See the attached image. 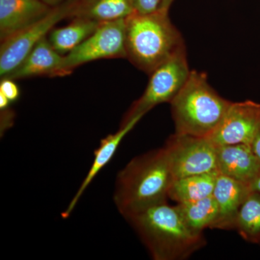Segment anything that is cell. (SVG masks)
<instances>
[{
    "instance_id": "cell-1",
    "label": "cell",
    "mask_w": 260,
    "mask_h": 260,
    "mask_svg": "<svg viewBox=\"0 0 260 260\" xmlns=\"http://www.w3.org/2000/svg\"><path fill=\"white\" fill-rule=\"evenodd\" d=\"M155 260H183L206 244L203 234L190 230L177 206L167 201L124 217Z\"/></svg>"
},
{
    "instance_id": "cell-2",
    "label": "cell",
    "mask_w": 260,
    "mask_h": 260,
    "mask_svg": "<svg viewBox=\"0 0 260 260\" xmlns=\"http://www.w3.org/2000/svg\"><path fill=\"white\" fill-rule=\"evenodd\" d=\"M173 181L164 147L135 157L116 177L114 202L125 217L167 201Z\"/></svg>"
},
{
    "instance_id": "cell-3",
    "label": "cell",
    "mask_w": 260,
    "mask_h": 260,
    "mask_svg": "<svg viewBox=\"0 0 260 260\" xmlns=\"http://www.w3.org/2000/svg\"><path fill=\"white\" fill-rule=\"evenodd\" d=\"M184 47L167 10L133 13L126 18V59L147 74Z\"/></svg>"
},
{
    "instance_id": "cell-4",
    "label": "cell",
    "mask_w": 260,
    "mask_h": 260,
    "mask_svg": "<svg viewBox=\"0 0 260 260\" xmlns=\"http://www.w3.org/2000/svg\"><path fill=\"white\" fill-rule=\"evenodd\" d=\"M231 103L210 85L205 73L191 70L186 83L170 103L175 133L209 138Z\"/></svg>"
},
{
    "instance_id": "cell-5",
    "label": "cell",
    "mask_w": 260,
    "mask_h": 260,
    "mask_svg": "<svg viewBox=\"0 0 260 260\" xmlns=\"http://www.w3.org/2000/svg\"><path fill=\"white\" fill-rule=\"evenodd\" d=\"M190 73L184 47L149 75L150 79L144 93L132 104L121 123L136 116H144L159 104H170L186 83Z\"/></svg>"
},
{
    "instance_id": "cell-6",
    "label": "cell",
    "mask_w": 260,
    "mask_h": 260,
    "mask_svg": "<svg viewBox=\"0 0 260 260\" xmlns=\"http://www.w3.org/2000/svg\"><path fill=\"white\" fill-rule=\"evenodd\" d=\"M79 0H66L53 6L51 11L37 23L1 42L0 77L9 75L20 64L38 43L48 37L55 25L73 17Z\"/></svg>"
},
{
    "instance_id": "cell-7",
    "label": "cell",
    "mask_w": 260,
    "mask_h": 260,
    "mask_svg": "<svg viewBox=\"0 0 260 260\" xmlns=\"http://www.w3.org/2000/svg\"><path fill=\"white\" fill-rule=\"evenodd\" d=\"M107 59H126V18L101 23L88 39L64 56L59 77L71 74L86 63Z\"/></svg>"
},
{
    "instance_id": "cell-8",
    "label": "cell",
    "mask_w": 260,
    "mask_h": 260,
    "mask_svg": "<svg viewBox=\"0 0 260 260\" xmlns=\"http://www.w3.org/2000/svg\"><path fill=\"white\" fill-rule=\"evenodd\" d=\"M164 148L173 179L218 172L217 146L209 138L175 133Z\"/></svg>"
},
{
    "instance_id": "cell-9",
    "label": "cell",
    "mask_w": 260,
    "mask_h": 260,
    "mask_svg": "<svg viewBox=\"0 0 260 260\" xmlns=\"http://www.w3.org/2000/svg\"><path fill=\"white\" fill-rule=\"evenodd\" d=\"M260 130V104L252 101L231 103L221 122L209 138L217 147L250 145Z\"/></svg>"
},
{
    "instance_id": "cell-10",
    "label": "cell",
    "mask_w": 260,
    "mask_h": 260,
    "mask_svg": "<svg viewBox=\"0 0 260 260\" xmlns=\"http://www.w3.org/2000/svg\"><path fill=\"white\" fill-rule=\"evenodd\" d=\"M52 8L43 0H0L1 42L37 23Z\"/></svg>"
},
{
    "instance_id": "cell-11",
    "label": "cell",
    "mask_w": 260,
    "mask_h": 260,
    "mask_svg": "<svg viewBox=\"0 0 260 260\" xmlns=\"http://www.w3.org/2000/svg\"><path fill=\"white\" fill-rule=\"evenodd\" d=\"M250 192L249 184L218 173L213 193L218 215L213 229H234L239 208Z\"/></svg>"
},
{
    "instance_id": "cell-12",
    "label": "cell",
    "mask_w": 260,
    "mask_h": 260,
    "mask_svg": "<svg viewBox=\"0 0 260 260\" xmlns=\"http://www.w3.org/2000/svg\"><path fill=\"white\" fill-rule=\"evenodd\" d=\"M219 174L249 184L260 174V160L250 145L237 144L217 147Z\"/></svg>"
},
{
    "instance_id": "cell-13",
    "label": "cell",
    "mask_w": 260,
    "mask_h": 260,
    "mask_svg": "<svg viewBox=\"0 0 260 260\" xmlns=\"http://www.w3.org/2000/svg\"><path fill=\"white\" fill-rule=\"evenodd\" d=\"M143 116H136L126 122L121 123L120 127L115 133L107 135L106 138L101 140L100 145L94 151L93 161L92 162L91 167L89 169L86 177H85L81 185L78 188L75 196L70 201L68 208L61 213L63 218H68L70 214L73 213L77 203H78L88 186L91 184L92 181L96 177L99 173L110 162L115 154L116 150L119 148L121 142L125 138L126 135L138 124Z\"/></svg>"
},
{
    "instance_id": "cell-14",
    "label": "cell",
    "mask_w": 260,
    "mask_h": 260,
    "mask_svg": "<svg viewBox=\"0 0 260 260\" xmlns=\"http://www.w3.org/2000/svg\"><path fill=\"white\" fill-rule=\"evenodd\" d=\"M63 59L64 56L52 47L47 37L38 43L18 68L5 78L16 80L34 77H59Z\"/></svg>"
},
{
    "instance_id": "cell-15",
    "label": "cell",
    "mask_w": 260,
    "mask_h": 260,
    "mask_svg": "<svg viewBox=\"0 0 260 260\" xmlns=\"http://www.w3.org/2000/svg\"><path fill=\"white\" fill-rule=\"evenodd\" d=\"M66 26L54 28L48 35L51 45L58 53L65 56L88 39L101 25L91 19L73 18Z\"/></svg>"
},
{
    "instance_id": "cell-16",
    "label": "cell",
    "mask_w": 260,
    "mask_h": 260,
    "mask_svg": "<svg viewBox=\"0 0 260 260\" xmlns=\"http://www.w3.org/2000/svg\"><path fill=\"white\" fill-rule=\"evenodd\" d=\"M218 175L212 172L173 179L168 196L177 204L204 199L213 195Z\"/></svg>"
},
{
    "instance_id": "cell-17",
    "label": "cell",
    "mask_w": 260,
    "mask_h": 260,
    "mask_svg": "<svg viewBox=\"0 0 260 260\" xmlns=\"http://www.w3.org/2000/svg\"><path fill=\"white\" fill-rule=\"evenodd\" d=\"M135 13L134 0H79L73 18L80 17L95 21H114Z\"/></svg>"
},
{
    "instance_id": "cell-18",
    "label": "cell",
    "mask_w": 260,
    "mask_h": 260,
    "mask_svg": "<svg viewBox=\"0 0 260 260\" xmlns=\"http://www.w3.org/2000/svg\"><path fill=\"white\" fill-rule=\"evenodd\" d=\"M181 218L190 230L203 234L207 228L213 229L218 215V208L213 195L191 203L176 205Z\"/></svg>"
},
{
    "instance_id": "cell-19",
    "label": "cell",
    "mask_w": 260,
    "mask_h": 260,
    "mask_svg": "<svg viewBox=\"0 0 260 260\" xmlns=\"http://www.w3.org/2000/svg\"><path fill=\"white\" fill-rule=\"evenodd\" d=\"M234 229L247 242L260 243V193L251 191L241 205Z\"/></svg>"
},
{
    "instance_id": "cell-20",
    "label": "cell",
    "mask_w": 260,
    "mask_h": 260,
    "mask_svg": "<svg viewBox=\"0 0 260 260\" xmlns=\"http://www.w3.org/2000/svg\"><path fill=\"white\" fill-rule=\"evenodd\" d=\"M0 93L4 94L11 103L16 102L20 95V89L15 80L8 78H2Z\"/></svg>"
},
{
    "instance_id": "cell-21",
    "label": "cell",
    "mask_w": 260,
    "mask_h": 260,
    "mask_svg": "<svg viewBox=\"0 0 260 260\" xmlns=\"http://www.w3.org/2000/svg\"><path fill=\"white\" fill-rule=\"evenodd\" d=\"M161 0H134L135 13H153L160 8Z\"/></svg>"
},
{
    "instance_id": "cell-22",
    "label": "cell",
    "mask_w": 260,
    "mask_h": 260,
    "mask_svg": "<svg viewBox=\"0 0 260 260\" xmlns=\"http://www.w3.org/2000/svg\"><path fill=\"white\" fill-rule=\"evenodd\" d=\"M15 113L10 107L1 110V133L6 131L14 121Z\"/></svg>"
},
{
    "instance_id": "cell-23",
    "label": "cell",
    "mask_w": 260,
    "mask_h": 260,
    "mask_svg": "<svg viewBox=\"0 0 260 260\" xmlns=\"http://www.w3.org/2000/svg\"><path fill=\"white\" fill-rule=\"evenodd\" d=\"M251 147L253 153L256 155V158L260 160V130L257 135H256L252 143H251Z\"/></svg>"
},
{
    "instance_id": "cell-24",
    "label": "cell",
    "mask_w": 260,
    "mask_h": 260,
    "mask_svg": "<svg viewBox=\"0 0 260 260\" xmlns=\"http://www.w3.org/2000/svg\"><path fill=\"white\" fill-rule=\"evenodd\" d=\"M251 191L260 193V174L249 184Z\"/></svg>"
},
{
    "instance_id": "cell-25",
    "label": "cell",
    "mask_w": 260,
    "mask_h": 260,
    "mask_svg": "<svg viewBox=\"0 0 260 260\" xmlns=\"http://www.w3.org/2000/svg\"><path fill=\"white\" fill-rule=\"evenodd\" d=\"M174 0H161V3L160 5V9L169 11L171 6L174 3Z\"/></svg>"
},
{
    "instance_id": "cell-26",
    "label": "cell",
    "mask_w": 260,
    "mask_h": 260,
    "mask_svg": "<svg viewBox=\"0 0 260 260\" xmlns=\"http://www.w3.org/2000/svg\"><path fill=\"white\" fill-rule=\"evenodd\" d=\"M44 3L50 5V6H56V5L60 4L63 2L66 1V0H43Z\"/></svg>"
}]
</instances>
